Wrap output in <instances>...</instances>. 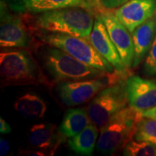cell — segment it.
<instances>
[{"mask_svg":"<svg viewBox=\"0 0 156 156\" xmlns=\"http://www.w3.org/2000/svg\"><path fill=\"white\" fill-rule=\"evenodd\" d=\"M34 46L38 62L53 84L95 79L107 73L80 62L60 48L41 42Z\"/></svg>","mask_w":156,"mask_h":156,"instance_id":"cell-1","label":"cell"},{"mask_svg":"<svg viewBox=\"0 0 156 156\" xmlns=\"http://www.w3.org/2000/svg\"><path fill=\"white\" fill-rule=\"evenodd\" d=\"M0 76L2 87L53 85L40 63L25 48H4L0 54Z\"/></svg>","mask_w":156,"mask_h":156,"instance_id":"cell-2","label":"cell"},{"mask_svg":"<svg viewBox=\"0 0 156 156\" xmlns=\"http://www.w3.org/2000/svg\"><path fill=\"white\" fill-rule=\"evenodd\" d=\"M95 15L78 7H65L37 14L34 17L33 31L67 34L89 39Z\"/></svg>","mask_w":156,"mask_h":156,"instance_id":"cell-3","label":"cell"},{"mask_svg":"<svg viewBox=\"0 0 156 156\" xmlns=\"http://www.w3.org/2000/svg\"><path fill=\"white\" fill-rule=\"evenodd\" d=\"M142 116V112L131 106L115 114L103 127L97 142V149L105 155H112L124 147L134 137Z\"/></svg>","mask_w":156,"mask_h":156,"instance_id":"cell-4","label":"cell"},{"mask_svg":"<svg viewBox=\"0 0 156 156\" xmlns=\"http://www.w3.org/2000/svg\"><path fill=\"white\" fill-rule=\"evenodd\" d=\"M128 69L107 73L95 79L67 81L58 83L57 93L62 102L67 106H76L91 100L105 87L125 82L129 77Z\"/></svg>","mask_w":156,"mask_h":156,"instance_id":"cell-5","label":"cell"},{"mask_svg":"<svg viewBox=\"0 0 156 156\" xmlns=\"http://www.w3.org/2000/svg\"><path fill=\"white\" fill-rule=\"evenodd\" d=\"M34 34L43 44L60 48L90 67L106 73H112L115 70L112 64L95 49L89 39L67 34L38 31Z\"/></svg>","mask_w":156,"mask_h":156,"instance_id":"cell-6","label":"cell"},{"mask_svg":"<svg viewBox=\"0 0 156 156\" xmlns=\"http://www.w3.org/2000/svg\"><path fill=\"white\" fill-rule=\"evenodd\" d=\"M126 81L105 87L91 100L87 114L91 123L97 127H103L115 114L126 106Z\"/></svg>","mask_w":156,"mask_h":156,"instance_id":"cell-7","label":"cell"},{"mask_svg":"<svg viewBox=\"0 0 156 156\" xmlns=\"http://www.w3.org/2000/svg\"><path fill=\"white\" fill-rule=\"evenodd\" d=\"M7 4L12 11L22 15H37L71 7H83L96 15L105 8L99 0H7Z\"/></svg>","mask_w":156,"mask_h":156,"instance_id":"cell-8","label":"cell"},{"mask_svg":"<svg viewBox=\"0 0 156 156\" xmlns=\"http://www.w3.org/2000/svg\"><path fill=\"white\" fill-rule=\"evenodd\" d=\"M30 33L20 17L10 14L5 2H1L0 46L2 48H28L35 45Z\"/></svg>","mask_w":156,"mask_h":156,"instance_id":"cell-9","label":"cell"},{"mask_svg":"<svg viewBox=\"0 0 156 156\" xmlns=\"http://www.w3.org/2000/svg\"><path fill=\"white\" fill-rule=\"evenodd\" d=\"M95 16L100 17L104 23L124 66L126 68L132 67L134 49L131 33L120 22L112 9L104 8Z\"/></svg>","mask_w":156,"mask_h":156,"instance_id":"cell-10","label":"cell"},{"mask_svg":"<svg viewBox=\"0 0 156 156\" xmlns=\"http://www.w3.org/2000/svg\"><path fill=\"white\" fill-rule=\"evenodd\" d=\"M129 106L143 111L156 106V83L136 75H130L125 83Z\"/></svg>","mask_w":156,"mask_h":156,"instance_id":"cell-11","label":"cell"},{"mask_svg":"<svg viewBox=\"0 0 156 156\" xmlns=\"http://www.w3.org/2000/svg\"><path fill=\"white\" fill-rule=\"evenodd\" d=\"M130 33L156 14V0H129L114 11Z\"/></svg>","mask_w":156,"mask_h":156,"instance_id":"cell-12","label":"cell"},{"mask_svg":"<svg viewBox=\"0 0 156 156\" xmlns=\"http://www.w3.org/2000/svg\"><path fill=\"white\" fill-rule=\"evenodd\" d=\"M66 139L51 123L34 124L29 130L28 142L31 147L45 152L47 155H53Z\"/></svg>","mask_w":156,"mask_h":156,"instance_id":"cell-13","label":"cell"},{"mask_svg":"<svg viewBox=\"0 0 156 156\" xmlns=\"http://www.w3.org/2000/svg\"><path fill=\"white\" fill-rule=\"evenodd\" d=\"M89 41L95 49L112 64L117 70L129 69L124 66L116 46L111 39L104 23L99 17H95L94 25Z\"/></svg>","mask_w":156,"mask_h":156,"instance_id":"cell-14","label":"cell"},{"mask_svg":"<svg viewBox=\"0 0 156 156\" xmlns=\"http://www.w3.org/2000/svg\"><path fill=\"white\" fill-rule=\"evenodd\" d=\"M134 56L132 67L141 63L151 49L156 37V14L138 26L132 33Z\"/></svg>","mask_w":156,"mask_h":156,"instance_id":"cell-15","label":"cell"},{"mask_svg":"<svg viewBox=\"0 0 156 156\" xmlns=\"http://www.w3.org/2000/svg\"><path fill=\"white\" fill-rule=\"evenodd\" d=\"M90 124L87 108H69L65 112L58 130L66 138H70Z\"/></svg>","mask_w":156,"mask_h":156,"instance_id":"cell-16","label":"cell"},{"mask_svg":"<svg viewBox=\"0 0 156 156\" xmlns=\"http://www.w3.org/2000/svg\"><path fill=\"white\" fill-rule=\"evenodd\" d=\"M14 108L20 114L28 119L44 118L47 110L45 101L34 93H26L17 98Z\"/></svg>","mask_w":156,"mask_h":156,"instance_id":"cell-17","label":"cell"},{"mask_svg":"<svg viewBox=\"0 0 156 156\" xmlns=\"http://www.w3.org/2000/svg\"><path fill=\"white\" fill-rule=\"evenodd\" d=\"M98 139V127L90 124L83 131L70 137L67 144L71 151L79 155H92Z\"/></svg>","mask_w":156,"mask_h":156,"instance_id":"cell-18","label":"cell"},{"mask_svg":"<svg viewBox=\"0 0 156 156\" xmlns=\"http://www.w3.org/2000/svg\"><path fill=\"white\" fill-rule=\"evenodd\" d=\"M123 155L126 156H156V145L148 142L132 140L124 146Z\"/></svg>","mask_w":156,"mask_h":156,"instance_id":"cell-19","label":"cell"},{"mask_svg":"<svg viewBox=\"0 0 156 156\" xmlns=\"http://www.w3.org/2000/svg\"><path fill=\"white\" fill-rule=\"evenodd\" d=\"M134 139L156 145V121L143 117L138 124Z\"/></svg>","mask_w":156,"mask_h":156,"instance_id":"cell-20","label":"cell"},{"mask_svg":"<svg viewBox=\"0 0 156 156\" xmlns=\"http://www.w3.org/2000/svg\"><path fill=\"white\" fill-rule=\"evenodd\" d=\"M143 72L145 75H156V37L144 62Z\"/></svg>","mask_w":156,"mask_h":156,"instance_id":"cell-21","label":"cell"},{"mask_svg":"<svg viewBox=\"0 0 156 156\" xmlns=\"http://www.w3.org/2000/svg\"><path fill=\"white\" fill-rule=\"evenodd\" d=\"M103 7L108 9H117L129 0H99Z\"/></svg>","mask_w":156,"mask_h":156,"instance_id":"cell-22","label":"cell"},{"mask_svg":"<svg viewBox=\"0 0 156 156\" xmlns=\"http://www.w3.org/2000/svg\"><path fill=\"white\" fill-rule=\"evenodd\" d=\"M9 144L7 140L3 138L0 139V155L5 156L9 151Z\"/></svg>","mask_w":156,"mask_h":156,"instance_id":"cell-23","label":"cell"},{"mask_svg":"<svg viewBox=\"0 0 156 156\" xmlns=\"http://www.w3.org/2000/svg\"><path fill=\"white\" fill-rule=\"evenodd\" d=\"M12 132V128L9 124L2 117H0V132L1 134H9Z\"/></svg>","mask_w":156,"mask_h":156,"instance_id":"cell-24","label":"cell"},{"mask_svg":"<svg viewBox=\"0 0 156 156\" xmlns=\"http://www.w3.org/2000/svg\"><path fill=\"white\" fill-rule=\"evenodd\" d=\"M19 155H35V156H43L46 155V153L44 151H38V150H35V151H19Z\"/></svg>","mask_w":156,"mask_h":156,"instance_id":"cell-25","label":"cell"},{"mask_svg":"<svg viewBox=\"0 0 156 156\" xmlns=\"http://www.w3.org/2000/svg\"><path fill=\"white\" fill-rule=\"evenodd\" d=\"M142 114L143 117H147V118L152 119L156 121V106L147 109V110L143 111V112H142Z\"/></svg>","mask_w":156,"mask_h":156,"instance_id":"cell-26","label":"cell"}]
</instances>
